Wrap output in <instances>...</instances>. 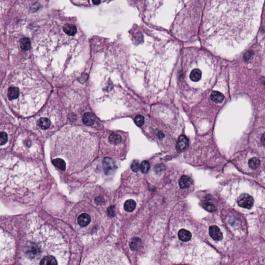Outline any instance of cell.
I'll use <instances>...</instances> for the list:
<instances>
[{
    "label": "cell",
    "mask_w": 265,
    "mask_h": 265,
    "mask_svg": "<svg viewBox=\"0 0 265 265\" xmlns=\"http://www.w3.org/2000/svg\"><path fill=\"white\" fill-rule=\"evenodd\" d=\"M68 248L59 232L35 220L29 223L21 245L20 262L26 265H66Z\"/></svg>",
    "instance_id": "obj_2"
},
{
    "label": "cell",
    "mask_w": 265,
    "mask_h": 265,
    "mask_svg": "<svg viewBox=\"0 0 265 265\" xmlns=\"http://www.w3.org/2000/svg\"><path fill=\"white\" fill-rule=\"evenodd\" d=\"M139 245H140V241L138 239L136 240V239H135L130 243V247L132 248V250H136L139 247Z\"/></svg>",
    "instance_id": "obj_27"
},
{
    "label": "cell",
    "mask_w": 265,
    "mask_h": 265,
    "mask_svg": "<svg viewBox=\"0 0 265 265\" xmlns=\"http://www.w3.org/2000/svg\"><path fill=\"white\" fill-rule=\"evenodd\" d=\"M108 214H109V215H113V214H114V209H113V207H110L109 208L108 210Z\"/></svg>",
    "instance_id": "obj_30"
},
{
    "label": "cell",
    "mask_w": 265,
    "mask_h": 265,
    "mask_svg": "<svg viewBox=\"0 0 265 265\" xmlns=\"http://www.w3.org/2000/svg\"><path fill=\"white\" fill-rule=\"evenodd\" d=\"M95 120V117L94 115L89 113H85L82 118V122L86 126H91L94 122Z\"/></svg>",
    "instance_id": "obj_15"
},
{
    "label": "cell",
    "mask_w": 265,
    "mask_h": 265,
    "mask_svg": "<svg viewBox=\"0 0 265 265\" xmlns=\"http://www.w3.org/2000/svg\"><path fill=\"white\" fill-rule=\"evenodd\" d=\"M238 204L242 208L251 209L254 205V199L248 194H243L238 198Z\"/></svg>",
    "instance_id": "obj_6"
},
{
    "label": "cell",
    "mask_w": 265,
    "mask_h": 265,
    "mask_svg": "<svg viewBox=\"0 0 265 265\" xmlns=\"http://www.w3.org/2000/svg\"><path fill=\"white\" fill-rule=\"evenodd\" d=\"M209 234L210 237L214 240L219 241L223 239V234L220 228L215 225H212L209 228Z\"/></svg>",
    "instance_id": "obj_8"
},
{
    "label": "cell",
    "mask_w": 265,
    "mask_h": 265,
    "mask_svg": "<svg viewBox=\"0 0 265 265\" xmlns=\"http://www.w3.org/2000/svg\"><path fill=\"white\" fill-rule=\"evenodd\" d=\"M91 217L87 213H82L77 218V222L82 227H86L91 222Z\"/></svg>",
    "instance_id": "obj_9"
},
{
    "label": "cell",
    "mask_w": 265,
    "mask_h": 265,
    "mask_svg": "<svg viewBox=\"0 0 265 265\" xmlns=\"http://www.w3.org/2000/svg\"><path fill=\"white\" fill-rule=\"evenodd\" d=\"M8 140V136L5 132H0V146L5 144Z\"/></svg>",
    "instance_id": "obj_25"
},
{
    "label": "cell",
    "mask_w": 265,
    "mask_h": 265,
    "mask_svg": "<svg viewBox=\"0 0 265 265\" xmlns=\"http://www.w3.org/2000/svg\"><path fill=\"white\" fill-rule=\"evenodd\" d=\"M259 165H260V161L257 157L251 158L249 161V166L250 168H251L252 170L257 169Z\"/></svg>",
    "instance_id": "obj_21"
},
{
    "label": "cell",
    "mask_w": 265,
    "mask_h": 265,
    "mask_svg": "<svg viewBox=\"0 0 265 265\" xmlns=\"http://www.w3.org/2000/svg\"><path fill=\"white\" fill-rule=\"evenodd\" d=\"M190 77L192 81L198 82L201 78V72L199 69H194L191 73Z\"/></svg>",
    "instance_id": "obj_18"
},
{
    "label": "cell",
    "mask_w": 265,
    "mask_h": 265,
    "mask_svg": "<svg viewBox=\"0 0 265 265\" xmlns=\"http://www.w3.org/2000/svg\"><path fill=\"white\" fill-rule=\"evenodd\" d=\"M136 203L133 199H129L126 201L124 204V208L126 211L130 212L135 210Z\"/></svg>",
    "instance_id": "obj_17"
},
{
    "label": "cell",
    "mask_w": 265,
    "mask_h": 265,
    "mask_svg": "<svg viewBox=\"0 0 265 265\" xmlns=\"http://www.w3.org/2000/svg\"><path fill=\"white\" fill-rule=\"evenodd\" d=\"M39 178L38 170L32 166L20 162L0 163V191L6 194L25 196L34 191Z\"/></svg>",
    "instance_id": "obj_3"
},
{
    "label": "cell",
    "mask_w": 265,
    "mask_h": 265,
    "mask_svg": "<svg viewBox=\"0 0 265 265\" xmlns=\"http://www.w3.org/2000/svg\"><path fill=\"white\" fill-rule=\"evenodd\" d=\"M192 183L191 179L188 176H182L179 180V187L182 189L188 188Z\"/></svg>",
    "instance_id": "obj_11"
},
{
    "label": "cell",
    "mask_w": 265,
    "mask_h": 265,
    "mask_svg": "<svg viewBox=\"0 0 265 265\" xmlns=\"http://www.w3.org/2000/svg\"><path fill=\"white\" fill-rule=\"evenodd\" d=\"M264 0H211L202 24L205 44L235 49L251 42L258 30Z\"/></svg>",
    "instance_id": "obj_1"
},
{
    "label": "cell",
    "mask_w": 265,
    "mask_h": 265,
    "mask_svg": "<svg viewBox=\"0 0 265 265\" xmlns=\"http://www.w3.org/2000/svg\"><path fill=\"white\" fill-rule=\"evenodd\" d=\"M188 0H153V7L155 10H160L165 15L168 24H171L173 19L183 7Z\"/></svg>",
    "instance_id": "obj_4"
},
{
    "label": "cell",
    "mask_w": 265,
    "mask_h": 265,
    "mask_svg": "<svg viewBox=\"0 0 265 265\" xmlns=\"http://www.w3.org/2000/svg\"><path fill=\"white\" fill-rule=\"evenodd\" d=\"M92 2L94 5H99L100 3V0H92Z\"/></svg>",
    "instance_id": "obj_31"
},
{
    "label": "cell",
    "mask_w": 265,
    "mask_h": 265,
    "mask_svg": "<svg viewBox=\"0 0 265 265\" xmlns=\"http://www.w3.org/2000/svg\"><path fill=\"white\" fill-rule=\"evenodd\" d=\"M50 121L48 119L46 118H42L38 121V125L41 129L46 130L48 129L50 126Z\"/></svg>",
    "instance_id": "obj_19"
},
{
    "label": "cell",
    "mask_w": 265,
    "mask_h": 265,
    "mask_svg": "<svg viewBox=\"0 0 265 265\" xmlns=\"http://www.w3.org/2000/svg\"><path fill=\"white\" fill-rule=\"evenodd\" d=\"M179 239L183 241H188L191 240L192 238V234L190 232L185 229L180 230L178 234Z\"/></svg>",
    "instance_id": "obj_10"
},
{
    "label": "cell",
    "mask_w": 265,
    "mask_h": 265,
    "mask_svg": "<svg viewBox=\"0 0 265 265\" xmlns=\"http://www.w3.org/2000/svg\"><path fill=\"white\" fill-rule=\"evenodd\" d=\"M52 164L59 170L64 171L66 169V164L61 158H56L52 160Z\"/></svg>",
    "instance_id": "obj_13"
},
{
    "label": "cell",
    "mask_w": 265,
    "mask_h": 265,
    "mask_svg": "<svg viewBox=\"0 0 265 265\" xmlns=\"http://www.w3.org/2000/svg\"><path fill=\"white\" fill-rule=\"evenodd\" d=\"M210 99L216 103H221L223 102L224 96L223 94L219 91H213L210 95Z\"/></svg>",
    "instance_id": "obj_12"
},
{
    "label": "cell",
    "mask_w": 265,
    "mask_h": 265,
    "mask_svg": "<svg viewBox=\"0 0 265 265\" xmlns=\"http://www.w3.org/2000/svg\"><path fill=\"white\" fill-rule=\"evenodd\" d=\"M164 170H165V166L162 164L157 165L155 168V171H157V173H161L162 171H164Z\"/></svg>",
    "instance_id": "obj_29"
},
{
    "label": "cell",
    "mask_w": 265,
    "mask_h": 265,
    "mask_svg": "<svg viewBox=\"0 0 265 265\" xmlns=\"http://www.w3.org/2000/svg\"><path fill=\"white\" fill-rule=\"evenodd\" d=\"M188 140L184 135H181L178 140L176 149L178 152H183L188 148Z\"/></svg>",
    "instance_id": "obj_7"
},
{
    "label": "cell",
    "mask_w": 265,
    "mask_h": 265,
    "mask_svg": "<svg viewBox=\"0 0 265 265\" xmlns=\"http://www.w3.org/2000/svg\"><path fill=\"white\" fill-rule=\"evenodd\" d=\"M15 245L13 239L0 228V263L12 262L14 256Z\"/></svg>",
    "instance_id": "obj_5"
},
{
    "label": "cell",
    "mask_w": 265,
    "mask_h": 265,
    "mask_svg": "<svg viewBox=\"0 0 265 265\" xmlns=\"http://www.w3.org/2000/svg\"><path fill=\"white\" fill-rule=\"evenodd\" d=\"M20 47L24 50H28L31 47V42L29 38H24L21 39Z\"/></svg>",
    "instance_id": "obj_22"
},
{
    "label": "cell",
    "mask_w": 265,
    "mask_h": 265,
    "mask_svg": "<svg viewBox=\"0 0 265 265\" xmlns=\"http://www.w3.org/2000/svg\"><path fill=\"white\" fill-rule=\"evenodd\" d=\"M135 123L137 126L139 127H141L144 124V118L141 115H137L135 118L134 119Z\"/></svg>",
    "instance_id": "obj_24"
},
{
    "label": "cell",
    "mask_w": 265,
    "mask_h": 265,
    "mask_svg": "<svg viewBox=\"0 0 265 265\" xmlns=\"http://www.w3.org/2000/svg\"><path fill=\"white\" fill-rule=\"evenodd\" d=\"M103 165L105 173H107L108 172L112 171L114 168V163L112 159L111 158H104L103 161Z\"/></svg>",
    "instance_id": "obj_14"
},
{
    "label": "cell",
    "mask_w": 265,
    "mask_h": 265,
    "mask_svg": "<svg viewBox=\"0 0 265 265\" xmlns=\"http://www.w3.org/2000/svg\"><path fill=\"white\" fill-rule=\"evenodd\" d=\"M139 163L138 162L134 161L132 163V165H131V169L133 171H134V172H137L139 170Z\"/></svg>",
    "instance_id": "obj_28"
},
{
    "label": "cell",
    "mask_w": 265,
    "mask_h": 265,
    "mask_svg": "<svg viewBox=\"0 0 265 265\" xmlns=\"http://www.w3.org/2000/svg\"><path fill=\"white\" fill-rule=\"evenodd\" d=\"M109 140L110 143H113L114 144H118L122 141V138L118 134L113 133L109 135Z\"/></svg>",
    "instance_id": "obj_20"
},
{
    "label": "cell",
    "mask_w": 265,
    "mask_h": 265,
    "mask_svg": "<svg viewBox=\"0 0 265 265\" xmlns=\"http://www.w3.org/2000/svg\"><path fill=\"white\" fill-rule=\"evenodd\" d=\"M63 31L66 34L73 36L77 32V29L74 25L71 24H66L63 26Z\"/></svg>",
    "instance_id": "obj_16"
},
{
    "label": "cell",
    "mask_w": 265,
    "mask_h": 265,
    "mask_svg": "<svg viewBox=\"0 0 265 265\" xmlns=\"http://www.w3.org/2000/svg\"><path fill=\"white\" fill-rule=\"evenodd\" d=\"M139 168L142 173H144V174H146L149 171L150 168V164H149V162L146 161H143L140 165Z\"/></svg>",
    "instance_id": "obj_23"
},
{
    "label": "cell",
    "mask_w": 265,
    "mask_h": 265,
    "mask_svg": "<svg viewBox=\"0 0 265 265\" xmlns=\"http://www.w3.org/2000/svg\"><path fill=\"white\" fill-rule=\"evenodd\" d=\"M203 207L205 209V210L209 212H214L216 210L215 206L213 205L212 204H210V202H207L204 203L203 205Z\"/></svg>",
    "instance_id": "obj_26"
}]
</instances>
